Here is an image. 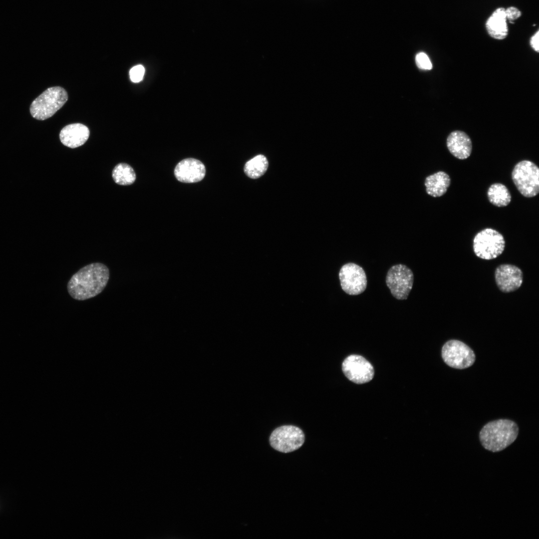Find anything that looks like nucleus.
I'll return each mask as SVG.
<instances>
[{"label": "nucleus", "instance_id": "nucleus-1", "mask_svg": "<svg viewBox=\"0 0 539 539\" xmlns=\"http://www.w3.org/2000/svg\"><path fill=\"white\" fill-rule=\"evenodd\" d=\"M109 278V271L106 266L99 263L91 264L71 277L67 284L68 293L79 300L93 297L104 289Z\"/></svg>", "mask_w": 539, "mask_h": 539}, {"label": "nucleus", "instance_id": "nucleus-2", "mask_svg": "<svg viewBox=\"0 0 539 539\" xmlns=\"http://www.w3.org/2000/svg\"><path fill=\"white\" fill-rule=\"evenodd\" d=\"M518 434L519 427L515 422L509 419H499L485 424L480 432L479 439L485 449L497 452L512 444Z\"/></svg>", "mask_w": 539, "mask_h": 539}, {"label": "nucleus", "instance_id": "nucleus-3", "mask_svg": "<svg viewBox=\"0 0 539 539\" xmlns=\"http://www.w3.org/2000/svg\"><path fill=\"white\" fill-rule=\"evenodd\" d=\"M67 99V93L63 88L49 87L33 101L30 106V113L37 120H45L59 110Z\"/></svg>", "mask_w": 539, "mask_h": 539}, {"label": "nucleus", "instance_id": "nucleus-4", "mask_svg": "<svg viewBox=\"0 0 539 539\" xmlns=\"http://www.w3.org/2000/svg\"><path fill=\"white\" fill-rule=\"evenodd\" d=\"M512 179L519 192L525 197L532 198L539 193V168L528 160L520 161L514 167Z\"/></svg>", "mask_w": 539, "mask_h": 539}, {"label": "nucleus", "instance_id": "nucleus-5", "mask_svg": "<svg viewBox=\"0 0 539 539\" xmlns=\"http://www.w3.org/2000/svg\"><path fill=\"white\" fill-rule=\"evenodd\" d=\"M473 248L478 257L484 260H492L503 253L505 248V240L498 231L487 228L475 235Z\"/></svg>", "mask_w": 539, "mask_h": 539}, {"label": "nucleus", "instance_id": "nucleus-6", "mask_svg": "<svg viewBox=\"0 0 539 539\" xmlns=\"http://www.w3.org/2000/svg\"><path fill=\"white\" fill-rule=\"evenodd\" d=\"M414 274L406 266L398 264L388 270L386 283L392 295L399 300L406 299L412 288Z\"/></svg>", "mask_w": 539, "mask_h": 539}, {"label": "nucleus", "instance_id": "nucleus-7", "mask_svg": "<svg viewBox=\"0 0 539 539\" xmlns=\"http://www.w3.org/2000/svg\"><path fill=\"white\" fill-rule=\"evenodd\" d=\"M304 435L298 427L284 425L276 428L270 437V446L282 453H289L297 450L304 442Z\"/></svg>", "mask_w": 539, "mask_h": 539}, {"label": "nucleus", "instance_id": "nucleus-8", "mask_svg": "<svg viewBox=\"0 0 539 539\" xmlns=\"http://www.w3.org/2000/svg\"><path fill=\"white\" fill-rule=\"evenodd\" d=\"M442 357L448 366L459 369L472 366L476 358L474 351L469 346L454 339L448 341L443 346Z\"/></svg>", "mask_w": 539, "mask_h": 539}, {"label": "nucleus", "instance_id": "nucleus-9", "mask_svg": "<svg viewBox=\"0 0 539 539\" xmlns=\"http://www.w3.org/2000/svg\"><path fill=\"white\" fill-rule=\"evenodd\" d=\"M339 277L342 289L349 295H358L362 293L367 286L366 273L359 265L349 263L343 265L340 270Z\"/></svg>", "mask_w": 539, "mask_h": 539}, {"label": "nucleus", "instance_id": "nucleus-10", "mask_svg": "<svg viewBox=\"0 0 539 539\" xmlns=\"http://www.w3.org/2000/svg\"><path fill=\"white\" fill-rule=\"evenodd\" d=\"M342 369L345 376L356 384L369 382L374 375L371 364L359 355L353 354L347 357L342 363Z\"/></svg>", "mask_w": 539, "mask_h": 539}, {"label": "nucleus", "instance_id": "nucleus-11", "mask_svg": "<svg viewBox=\"0 0 539 539\" xmlns=\"http://www.w3.org/2000/svg\"><path fill=\"white\" fill-rule=\"evenodd\" d=\"M495 275L498 287L504 292L517 290L523 283L522 271L514 265L503 264L499 266L495 270Z\"/></svg>", "mask_w": 539, "mask_h": 539}, {"label": "nucleus", "instance_id": "nucleus-12", "mask_svg": "<svg viewBox=\"0 0 539 539\" xmlns=\"http://www.w3.org/2000/svg\"><path fill=\"white\" fill-rule=\"evenodd\" d=\"M206 169L199 160L187 158L182 160L176 166L174 174L177 179L184 183H195L205 177Z\"/></svg>", "mask_w": 539, "mask_h": 539}, {"label": "nucleus", "instance_id": "nucleus-13", "mask_svg": "<svg viewBox=\"0 0 539 539\" xmlns=\"http://www.w3.org/2000/svg\"><path fill=\"white\" fill-rule=\"evenodd\" d=\"M446 144L450 153L457 159H466L472 153L471 139L463 131L456 130L451 132L447 137Z\"/></svg>", "mask_w": 539, "mask_h": 539}, {"label": "nucleus", "instance_id": "nucleus-14", "mask_svg": "<svg viewBox=\"0 0 539 539\" xmlns=\"http://www.w3.org/2000/svg\"><path fill=\"white\" fill-rule=\"evenodd\" d=\"M90 134L88 128L81 123L70 124L64 127L60 132L59 138L65 146L75 148L83 145Z\"/></svg>", "mask_w": 539, "mask_h": 539}, {"label": "nucleus", "instance_id": "nucleus-15", "mask_svg": "<svg viewBox=\"0 0 539 539\" xmlns=\"http://www.w3.org/2000/svg\"><path fill=\"white\" fill-rule=\"evenodd\" d=\"M507 20L505 9L503 7L496 9L486 23L489 34L496 39L505 38L508 33Z\"/></svg>", "mask_w": 539, "mask_h": 539}, {"label": "nucleus", "instance_id": "nucleus-16", "mask_svg": "<svg viewBox=\"0 0 539 539\" xmlns=\"http://www.w3.org/2000/svg\"><path fill=\"white\" fill-rule=\"evenodd\" d=\"M450 184V176L444 171H438L427 176L424 181L426 193L434 198L444 195Z\"/></svg>", "mask_w": 539, "mask_h": 539}, {"label": "nucleus", "instance_id": "nucleus-17", "mask_svg": "<svg viewBox=\"0 0 539 539\" xmlns=\"http://www.w3.org/2000/svg\"><path fill=\"white\" fill-rule=\"evenodd\" d=\"M489 202L498 207L507 206L511 202L512 196L508 188L504 184L496 183L492 184L487 191Z\"/></svg>", "mask_w": 539, "mask_h": 539}, {"label": "nucleus", "instance_id": "nucleus-18", "mask_svg": "<svg viewBox=\"0 0 539 539\" xmlns=\"http://www.w3.org/2000/svg\"><path fill=\"white\" fill-rule=\"evenodd\" d=\"M269 166L267 158L263 155H259L248 161L244 167V171L247 176L252 179H258L267 171Z\"/></svg>", "mask_w": 539, "mask_h": 539}, {"label": "nucleus", "instance_id": "nucleus-19", "mask_svg": "<svg viewBox=\"0 0 539 539\" xmlns=\"http://www.w3.org/2000/svg\"><path fill=\"white\" fill-rule=\"evenodd\" d=\"M112 177L117 184L127 186L131 185L135 182L136 174L130 165L126 163H120L113 169Z\"/></svg>", "mask_w": 539, "mask_h": 539}, {"label": "nucleus", "instance_id": "nucleus-20", "mask_svg": "<svg viewBox=\"0 0 539 539\" xmlns=\"http://www.w3.org/2000/svg\"><path fill=\"white\" fill-rule=\"evenodd\" d=\"M415 61L420 69L431 70L432 68V64L429 57L424 52L418 53L416 56Z\"/></svg>", "mask_w": 539, "mask_h": 539}, {"label": "nucleus", "instance_id": "nucleus-21", "mask_svg": "<svg viewBox=\"0 0 539 539\" xmlns=\"http://www.w3.org/2000/svg\"><path fill=\"white\" fill-rule=\"evenodd\" d=\"M145 68L142 65L139 64L133 67L129 71L130 78L133 82L141 81L144 77Z\"/></svg>", "mask_w": 539, "mask_h": 539}, {"label": "nucleus", "instance_id": "nucleus-22", "mask_svg": "<svg viewBox=\"0 0 539 539\" xmlns=\"http://www.w3.org/2000/svg\"><path fill=\"white\" fill-rule=\"evenodd\" d=\"M505 12L507 19H508L511 22H513L514 20L519 18L521 15V11L514 6H511L505 9Z\"/></svg>", "mask_w": 539, "mask_h": 539}, {"label": "nucleus", "instance_id": "nucleus-23", "mask_svg": "<svg viewBox=\"0 0 539 539\" xmlns=\"http://www.w3.org/2000/svg\"><path fill=\"white\" fill-rule=\"evenodd\" d=\"M539 31L538 30L537 32L533 35L530 40V44L532 48L534 50L537 52L539 51Z\"/></svg>", "mask_w": 539, "mask_h": 539}]
</instances>
